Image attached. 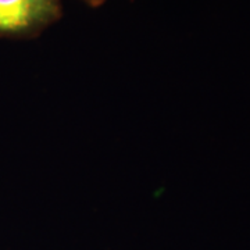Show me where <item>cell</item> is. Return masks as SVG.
I'll use <instances>...</instances> for the list:
<instances>
[{"mask_svg": "<svg viewBox=\"0 0 250 250\" xmlns=\"http://www.w3.org/2000/svg\"><path fill=\"white\" fill-rule=\"evenodd\" d=\"M62 0H0V38H35L62 17Z\"/></svg>", "mask_w": 250, "mask_h": 250, "instance_id": "6da1fadb", "label": "cell"}, {"mask_svg": "<svg viewBox=\"0 0 250 250\" xmlns=\"http://www.w3.org/2000/svg\"><path fill=\"white\" fill-rule=\"evenodd\" d=\"M86 4H89V6H92V7H98V6H100V4H103L106 0H83Z\"/></svg>", "mask_w": 250, "mask_h": 250, "instance_id": "7a4b0ae2", "label": "cell"}]
</instances>
